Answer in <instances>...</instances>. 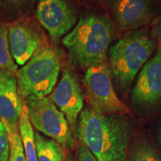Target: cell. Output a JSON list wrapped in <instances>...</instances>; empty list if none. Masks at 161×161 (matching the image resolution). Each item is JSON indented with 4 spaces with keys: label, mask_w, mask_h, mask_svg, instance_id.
I'll use <instances>...</instances> for the list:
<instances>
[{
    "label": "cell",
    "mask_w": 161,
    "mask_h": 161,
    "mask_svg": "<svg viewBox=\"0 0 161 161\" xmlns=\"http://www.w3.org/2000/svg\"><path fill=\"white\" fill-rule=\"evenodd\" d=\"M135 125L124 114H101L90 107L78 118L74 135L97 161H126Z\"/></svg>",
    "instance_id": "1"
},
{
    "label": "cell",
    "mask_w": 161,
    "mask_h": 161,
    "mask_svg": "<svg viewBox=\"0 0 161 161\" xmlns=\"http://www.w3.org/2000/svg\"><path fill=\"white\" fill-rule=\"evenodd\" d=\"M115 36L116 27L110 18L101 14H88L80 18L62 42L71 65L87 69L106 61Z\"/></svg>",
    "instance_id": "2"
},
{
    "label": "cell",
    "mask_w": 161,
    "mask_h": 161,
    "mask_svg": "<svg viewBox=\"0 0 161 161\" xmlns=\"http://www.w3.org/2000/svg\"><path fill=\"white\" fill-rule=\"evenodd\" d=\"M157 42L147 29L128 31L109 50V66L114 89L124 96L136 74L149 60ZM116 92V93H117Z\"/></svg>",
    "instance_id": "3"
},
{
    "label": "cell",
    "mask_w": 161,
    "mask_h": 161,
    "mask_svg": "<svg viewBox=\"0 0 161 161\" xmlns=\"http://www.w3.org/2000/svg\"><path fill=\"white\" fill-rule=\"evenodd\" d=\"M60 69L57 52L50 46L39 48L16 74L19 96L46 97L55 87Z\"/></svg>",
    "instance_id": "4"
},
{
    "label": "cell",
    "mask_w": 161,
    "mask_h": 161,
    "mask_svg": "<svg viewBox=\"0 0 161 161\" xmlns=\"http://www.w3.org/2000/svg\"><path fill=\"white\" fill-rule=\"evenodd\" d=\"M25 104L37 131L56 141L66 154L74 149L75 139L65 116L49 98L29 96Z\"/></svg>",
    "instance_id": "5"
},
{
    "label": "cell",
    "mask_w": 161,
    "mask_h": 161,
    "mask_svg": "<svg viewBox=\"0 0 161 161\" xmlns=\"http://www.w3.org/2000/svg\"><path fill=\"white\" fill-rule=\"evenodd\" d=\"M90 108L101 114H130L114 89L109 64L103 62L86 69L83 79Z\"/></svg>",
    "instance_id": "6"
},
{
    "label": "cell",
    "mask_w": 161,
    "mask_h": 161,
    "mask_svg": "<svg viewBox=\"0 0 161 161\" xmlns=\"http://www.w3.org/2000/svg\"><path fill=\"white\" fill-rule=\"evenodd\" d=\"M132 105L141 110H151L161 104V47L144 64L133 87Z\"/></svg>",
    "instance_id": "7"
},
{
    "label": "cell",
    "mask_w": 161,
    "mask_h": 161,
    "mask_svg": "<svg viewBox=\"0 0 161 161\" xmlns=\"http://www.w3.org/2000/svg\"><path fill=\"white\" fill-rule=\"evenodd\" d=\"M36 17L53 40L69 33L78 22L77 11L69 0H38Z\"/></svg>",
    "instance_id": "8"
},
{
    "label": "cell",
    "mask_w": 161,
    "mask_h": 161,
    "mask_svg": "<svg viewBox=\"0 0 161 161\" xmlns=\"http://www.w3.org/2000/svg\"><path fill=\"white\" fill-rule=\"evenodd\" d=\"M49 99L63 113L74 132L78 118L84 107V96L75 72L64 67L59 83L49 96Z\"/></svg>",
    "instance_id": "9"
},
{
    "label": "cell",
    "mask_w": 161,
    "mask_h": 161,
    "mask_svg": "<svg viewBox=\"0 0 161 161\" xmlns=\"http://www.w3.org/2000/svg\"><path fill=\"white\" fill-rule=\"evenodd\" d=\"M116 25L122 31L137 30L149 23L155 0H108Z\"/></svg>",
    "instance_id": "10"
},
{
    "label": "cell",
    "mask_w": 161,
    "mask_h": 161,
    "mask_svg": "<svg viewBox=\"0 0 161 161\" xmlns=\"http://www.w3.org/2000/svg\"><path fill=\"white\" fill-rule=\"evenodd\" d=\"M23 105L18 93L15 75L0 71V121L8 135L19 133L18 124Z\"/></svg>",
    "instance_id": "11"
},
{
    "label": "cell",
    "mask_w": 161,
    "mask_h": 161,
    "mask_svg": "<svg viewBox=\"0 0 161 161\" xmlns=\"http://www.w3.org/2000/svg\"><path fill=\"white\" fill-rule=\"evenodd\" d=\"M8 37L12 58L19 66H23L39 49L42 39L40 36L23 23L11 24L8 27Z\"/></svg>",
    "instance_id": "12"
},
{
    "label": "cell",
    "mask_w": 161,
    "mask_h": 161,
    "mask_svg": "<svg viewBox=\"0 0 161 161\" xmlns=\"http://www.w3.org/2000/svg\"><path fill=\"white\" fill-rule=\"evenodd\" d=\"M18 128H19V133L22 140L26 161H37L35 131H34L31 121L29 119L27 108L25 103H24L19 116Z\"/></svg>",
    "instance_id": "13"
},
{
    "label": "cell",
    "mask_w": 161,
    "mask_h": 161,
    "mask_svg": "<svg viewBox=\"0 0 161 161\" xmlns=\"http://www.w3.org/2000/svg\"><path fill=\"white\" fill-rule=\"evenodd\" d=\"M37 161H64L66 153L56 141L35 132Z\"/></svg>",
    "instance_id": "14"
},
{
    "label": "cell",
    "mask_w": 161,
    "mask_h": 161,
    "mask_svg": "<svg viewBox=\"0 0 161 161\" xmlns=\"http://www.w3.org/2000/svg\"><path fill=\"white\" fill-rule=\"evenodd\" d=\"M129 161H161V156L149 140L136 137L128 149Z\"/></svg>",
    "instance_id": "15"
},
{
    "label": "cell",
    "mask_w": 161,
    "mask_h": 161,
    "mask_svg": "<svg viewBox=\"0 0 161 161\" xmlns=\"http://www.w3.org/2000/svg\"><path fill=\"white\" fill-rule=\"evenodd\" d=\"M0 71L9 72L15 75L17 72V65L10 51L8 27L6 25L0 27Z\"/></svg>",
    "instance_id": "16"
},
{
    "label": "cell",
    "mask_w": 161,
    "mask_h": 161,
    "mask_svg": "<svg viewBox=\"0 0 161 161\" xmlns=\"http://www.w3.org/2000/svg\"><path fill=\"white\" fill-rule=\"evenodd\" d=\"M8 138L10 153L8 161H26L19 133L8 135Z\"/></svg>",
    "instance_id": "17"
},
{
    "label": "cell",
    "mask_w": 161,
    "mask_h": 161,
    "mask_svg": "<svg viewBox=\"0 0 161 161\" xmlns=\"http://www.w3.org/2000/svg\"><path fill=\"white\" fill-rule=\"evenodd\" d=\"M10 143L8 134L0 121V161H8L9 158Z\"/></svg>",
    "instance_id": "18"
},
{
    "label": "cell",
    "mask_w": 161,
    "mask_h": 161,
    "mask_svg": "<svg viewBox=\"0 0 161 161\" xmlns=\"http://www.w3.org/2000/svg\"><path fill=\"white\" fill-rule=\"evenodd\" d=\"M77 161H97V160L86 146L78 143Z\"/></svg>",
    "instance_id": "19"
},
{
    "label": "cell",
    "mask_w": 161,
    "mask_h": 161,
    "mask_svg": "<svg viewBox=\"0 0 161 161\" xmlns=\"http://www.w3.org/2000/svg\"><path fill=\"white\" fill-rule=\"evenodd\" d=\"M151 37L158 42L159 46L161 47V17L154 20L152 25Z\"/></svg>",
    "instance_id": "20"
},
{
    "label": "cell",
    "mask_w": 161,
    "mask_h": 161,
    "mask_svg": "<svg viewBox=\"0 0 161 161\" xmlns=\"http://www.w3.org/2000/svg\"><path fill=\"white\" fill-rule=\"evenodd\" d=\"M157 141H158V146L161 148V123L159 125L157 131Z\"/></svg>",
    "instance_id": "21"
},
{
    "label": "cell",
    "mask_w": 161,
    "mask_h": 161,
    "mask_svg": "<svg viewBox=\"0 0 161 161\" xmlns=\"http://www.w3.org/2000/svg\"><path fill=\"white\" fill-rule=\"evenodd\" d=\"M64 161H75L74 160L73 156H72V154H69L68 155L66 156L65 159H64Z\"/></svg>",
    "instance_id": "22"
},
{
    "label": "cell",
    "mask_w": 161,
    "mask_h": 161,
    "mask_svg": "<svg viewBox=\"0 0 161 161\" xmlns=\"http://www.w3.org/2000/svg\"><path fill=\"white\" fill-rule=\"evenodd\" d=\"M11 2H13L14 3H21V2L24 1V0H10Z\"/></svg>",
    "instance_id": "23"
}]
</instances>
